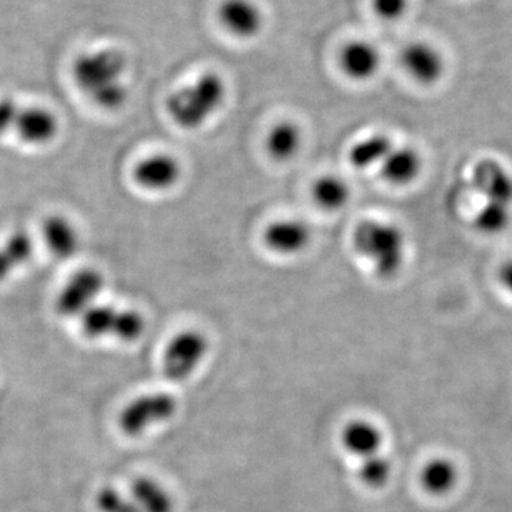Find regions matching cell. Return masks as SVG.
I'll use <instances>...</instances> for the list:
<instances>
[{"label": "cell", "instance_id": "obj_7", "mask_svg": "<svg viewBox=\"0 0 512 512\" xmlns=\"http://www.w3.org/2000/svg\"><path fill=\"white\" fill-rule=\"evenodd\" d=\"M403 72L420 86L429 87L439 83L446 72V59L439 47L426 40H414L400 53Z\"/></svg>", "mask_w": 512, "mask_h": 512}, {"label": "cell", "instance_id": "obj_25", "mask_svg": "<svg viewBox=\"0 0 512 512\" xmlns=\"http://www.w3.org/2000/svg\"><path fill=\"white\" fill-rule=\"evenodd\" d=\"M360 461L362 463L359 467V480L366 487L382 488L387 484L392 476V464L387 458H384L382 454H377V456L367 457Z\"/></svg>", "mask_w": 512, "mask_h": 512}, {"label": "cell", "instance_id": "obj_16", "mask_svg": "<svg viewBox=\"0 0 512 512\" xmlns=\"http://www.w3.org/2000/svg\"><path fill=\"white\" fill-rule=\"evenodd\" d=\"M474 183L488 201L512 204V175L494 160H484L474 171Z\"/></svg>", "mask_w": 512, "mask_h": 512}, {"label": "cell", "instance_id": "obj_5", "mask_svg": "<svg viewBox=\"0 0 512 512\" xmlns=\"http://www.w3.org/2000/svg\"><path fill=\"white\" fill-rule=\"evenodd\" d=\"M174 396L165 392L141 394L124 406L119 414V427L128 437H141L148 430L167 423L177 413Z\"/></svg>", "mask_w": 512, "mask_h": 512}, {"label": "cell", "instance_id": "obj_19", "mask_svg": "<svg viewBox=\"0 0 512 512\" xmlns=\"http://www.w3.org/2000/svg\"><path fill=\"white\" fill-rule=\"evenodd\" d=\"M130 497L140 512H174L173 495L156 478H136L131 484Z\"/></svg>", "mask_w": 512, "mask_h": 512}, {"label": "cell", "instance_id": "obj_14", "mask_svg": "<svg viewBox=\"0 0 512 512\" xmlns=\"http://www.w3.org/2000/svg\"><path fill=\"white\" fill-rule=\"evenodd\" d=\"M342 446L349 454L365 460L377 456L383 447V431L373 421L365 419L350 420L340 434Z\"/></svg>", "mask_w": 512, "mask_h": 512}, {"label": "cell", "instance_id": "obj_13", "mask_svg": "<svg viewBox=\"0 0 512 512\" xmlns=\"http://www.w3.org/2000/svg\"><path fill=\"white\" fill-rule=\"evenodd\" d=\"M40 234L49 254L59 261L74 258L82 247L79 228L66 215L53 214L46 217L42 222Z\"/></svg>", "mask_w": 512, "mask_h": 512}, {"label": "cell", "instance_id": "obj_12", "mask_svg": "<svg viewBox=\"0 0 512 512\" xmlns=\"http://www.w3.org/2000/svg\"><path fill=\"white\" fill-rule=\"evenodd\" d=\"M22 143L32 147H45L56 140L60 133V120L55 111L42 106L20 109L15 126Z\"/></svg>", "mask_w": 512, "mask_h": 512}, {"label": "cell", "instance_id": "obj_3", "mask_svg": "<svg viewBox=\"0 0 512 512\" xmlns=\"http://www.w3.org/2000/svg\"><path fill=\"white\" fill-rule=\"evenodd\" d=\"M353 247L384 281L396 278L406 261V235L392 222H360L353 232Z\"/></svg>", "mask_w": 512, "mask_h": 512}, {"label": "cell", "instance_id": "obj_23", "mask_svg": "<svg viewBox=\"0 0 512 512\" xmlns=\"http://www.w3.org/2000/svg\"><path fill=\"white\" fill-rule=\"evenodd\" d=\"M421 487L433 495L446 494L456 483V470L447 460H431L421 470Z\"/></svg>", "mask_w": 512, "mask_h": 512}, {"label": "cell", "instance_id": "obj_15", "mask_svg": "<svg viewBox=\"0 0 512 512\" xmlns=\"http://www.w3.org/2000/svg\"><path fill=\"white\" fill-rule=\"evenodd\" d=\"M423 158L412 147H393L379 167V173L387 184L406 187L420 177Z\"/></svg>", "mask_w": 512, "mask_h": 512}, {"label": "cell", "instance_id": "obj_18", "mask_svg": "<svg viewBox=\"0 0 512 512\" xmlns=\"http://www.w3.org/2000/svg\"><path fill=\"white\" fill-rule=\"evenodd\" d=\"M303 144L301 127L293 121H279L269 130L265 146L272 160L286 163L298 156Z\"/></svg>", "mask_w": 512, "mask_h": 512}, {"label": "cell", "instance_id": "obj_6", "mask_svg": "<svg viewBox=\"0 0 512 512\" xmlns=\"http://www.w3.org/2000/svg\"><path fill=\"white\" fill-rule=\"evenodd\" d=\"M106 279L99 269L86 266L74 272L57 293L55 311L60 318L80 319L99 303Z\"/></svg>", "mask_w": 512, "mask_h": 512}, {"label": "cell", "instance_id": "obj_11", "mask_svg": "<svg viewBox=\"0 0 512 512\" xmlns=\"http://www.w3.org/2000/svg\"><path fill=\"white\" fill-rule=\"evenodd\" d=\"M339 67L352 82H369L379 73L382 55L372 42L352 39L339 52Z\"/></svg>", "mask_w": 512, "mask_h": 512}, {"label": "cell", "instance_id": "obj_1", "mask_svg": "<svg viewBox=\"0 0 512 512\" xmlns=\"http://www.w3.org/2000/svg\"><path fill=\"white\" fill-rule=\"evenodd\" d=\"M126 56L117 49H99L82 53L72 64L73 82L94 106L107 113L126 107L128 87Z\"/></svg>", "mask_w": 512, "mask_h": 512}, {"label": "cell", "instance_id": "obj_28", "mask_svg": "<svg viewBox=\"0 0 512 512\" xmlns=\"http://www.w3.org/2000/svg\"><path fill=\"white\" fill-rule=\"evenodd\" d=\"M20 107L12 99H0V137L15 130Z\"/></svg>", "mask_w": 512, "mask_h": 512}, {"label": "cell", "instance_id": "obj_2", "mask_svg": "<svg viewBox=\"0 0 512 512\" xmlns=\"http://www.w3.org/2000/svg\"><path fill=\"white\" fill-rule=\"evenodd\" d=\"M227 97L228 86L224 77L210 70L171 93L165 100V109L178 127L197 131L220 113Z\"/></svg>", "mask_w": 512, "mask_h": 512}, {"label": "cell", "instance_id": "obj_10", "mask_svg": "<svg viewBox=\"0 0 512 512\" xmlns=\"http://www.w3.org/2000/svg\"><path fill=\"white\" fill-rule=\"evenodd\" d=\"M312 242L311 225L298 218L272 221L264 231V244L279 256L301 255Z\"/></svg>", "mask_w": 512, "mask_h": 512}, {"label": "cell", "instance_id": "obj_27", "mask_svg": "<svg viewBox=\"0 0 512 512\" xmlns=\"http://www.w3.org/2000/svg\"><path fill=\"white\" fill-rule=\"evenodd\" d=\"M373 13L383 22H399L410 9V0H370Z\"/></svg>", "mask_w": 512, "mask_h": 512}, {"label": "cell", "instance_id": "obj_24", "mask_svg": "<svg viewBox=\"0 0 512 512\" xmlns=\"http://www.w3.org/2000/svg\"><path fill=\"white\" fill-rule=\"evenodd\" d=\"M511 221L510 205L487 201L474 217V227L483 234H498L508 227Z\"/></svg>", "mask_w": 512, "mask_h": 512}, {"label": "cell", "instance_id": "obj_21", "mask_svg": "<svg viewBox=\"0 0 512 512\" xmlns=\"http://www.w3.org/2000/svg\"><path fill=\"white\" fill-rule=\"evenodd\" d=\"M121 309L109 303H96L80 318V330L87 339L114 338Z\"/></svg>", "mask_w": 512, "mask_h": 512}, {"label": "cell", "instance_id": "obj_4", "mask_svg": "<svg viewBox=\"0 0 512 512\" xmlns=\"http://www.w3.org/2000/svg\"><path fill=\"white\" fill-rule=\"evenodd\" d=\"M210 353V340L197 329L175 333L165 345L161 363L168 380L184 382L190 379Z\"/></svg>", "mask_w": 512, "mask_h": 512}, {"label": "cell", "instance_id": "obj_22", "mask_svg": "<svg viewBox=\"0 0 512 512\" xmlns=\"http://www.w3.org/2000/svg\"><path fill=\"white\" fill-rule=\"evenodd\" d=\"M312 197L323 211L338 212L349 204L352 191L343 178L323 175L313 184Z\"/></svg>", "mask_w": 512, "mask_h": 512}, {"label": "cell", "instance_id": "obj_17", "mask_svg": "<svg viewBox=\"0 0 512 512\" xmlns=\"http://www.w3.org/2000/svg\"><path fill=\"white\" fill-rule=\"evenodd\" d=\"M35 255V241L26 231L10 234L0 245V284L8 281L10 276L28 265Z\"/></svg>", "mask_w": 512, "mask_h": 512}, {"label": "cell", "instance_id": "obj_29", "mask_svg": "<svg viewBox=\"0 0 512 512\" xmlns=\"http://www.w3.org/2000/svg\"><path fill=\"white\" fill-rule=\"evenodd\" d=\"M498 278H500V284L503 285L505 291L512 296V259L501 266Z\"/></svg>", "mask_w": 512, "mask_h": 512}, {"label": "cell", "instance_id": "obj_8", "mask_svg": "<svg viewBox=\"0 0 512 512\" xmlns=\"http://www.w3.org/2000/svg\"><path fill=\"white\" fill-rule=\"evenodd\" d=\"M131 175L141 190L161 194L177 187L183 177V165L171 154L154 153L141 158Z\"/></svg>", "mask_w": 512, "mask_h": 512}, {"label": "cell", "instance_id": "obj_26", "mask_svg": "<svg viewBox=\"0 0 512 512\" xmlns=\"http://www.w3.org/2000/svg\"><path fill=\"white\" fill-rule=\"evenodd\" d=\"M96 507L100 512H140L130 495L110 485L100 488L96 495Z\"/></svg>", "mask_w": 512, "mask_h": 512}, {"label": "cell", "instance_id": "obj_20", "mask_svg": "<svg viewBox=\"0 0 512 512\" xmlns=\"http://www.w3.org/2000/svg\"><path fill=\"white\" fill-rule=\"evenodd\" d=\"M393 147L392 140L389 137L384 136V134H373V136L356 141L349 148V163L352 164L353 168L360 171L379 168Z\"/></svg>", "mask_w": 512, "mask_h": 512}, {"label": "cell", "instance_id": "obj_9", "mask_svg": "<svg viewBox=\"0 0 512 512\" xmlns=\"http://www.w3.org/2000/svg\"><path fill=\"white\" fill-rule=\"evenodd\" d=\"M222 29L239 40H252L265 28V12L255 0H222L218 5Z\"/></svg>", "mask_w": 512, "mask_h": 512}]
</instances>
